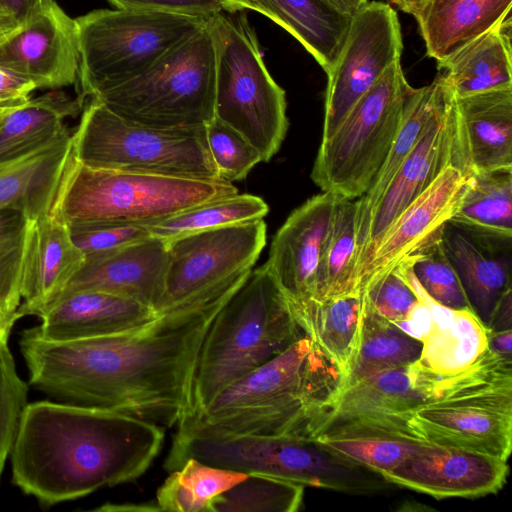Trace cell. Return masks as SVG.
Returning a JSON list of instances; mask_svg holds the SVG:
<instances>
[{
  "label": "cell",
  "instance_id": "obj_13",
  "mask_svg": "<svg viewBox=\"0 0 512 512\" xmlns=\"http://www.w3.org/2000/svg\"><path fill=\"white\" fill-rule=\"evenodd\" d=\"M403 41L395 10L368 2L353 17L342 49L327 74L322 140L339 127L386 69L401 60Z\"/></svg>",
  "mask_w": 512,
  "mask_h": 512
},
{
  "label": "cell",
  "instance_id": "obj_9",
  "mask_svg": "<svg viewBox=\"0 0 512 512\" xmlns=\"http://www.w3.org/2000/svg\"><path fill=\"white\" fill-rule=\"evenodd\" d=\"M225 180L98 169L67 163L52 209L66 223L98 219L147 222L237 194Z\"/></svg>",
  "mask_w": 512,
  "mask_h": 512
},
{
  "label": "cell",
  "instance_id": "obj_54",
  "mask_svg": "<svg viewBox=\"0 0 512 512\" xmlns=\"http://www.w3.org/2000/svg\"><path fill=\"white\" fill-rule=\"evenodd\" d=\"M401 11L414 15L428 0H388Z\"/></svg>",
  "mask_w": 512,
  "mask_h": 512
},
{
  "label": "cell",
  "instance_id": "obj_45",
  "mask_svg": "<svg viewBox=\"0 0 512 512\" xmlns=\"http://www.w3.org/2000/svg\"><path fill=\"white\" fill-rule=\"evenodd\" d=\"M28 389L17 372L8 343H0V481L28 404Z\"/></svg>",
  "mask_w": 512,
  "mask_h": 512
},
{
  "label": "cell",
  "instance_id": "obj_18",
  "mask_svg": "<svg viewBox=\"0 0 512 512\" xmlns=\"http://www.w3.org/2000/svg\"><path fill=\"white\" fill-rule=\"evenodd\" d=\"M466 177L453 165L443 169L434 182L389 226L361 270L355 292H364L402 261L441 235L457 211Z\"/></svg>",
  "mask_w": 512,
  "mask_h": 512
},
{
  "label": "cell",
  "instance_id": "obj_40",
  "mask_svg": "<svg viewBox=\"0 0 512 512\" xmlns=\"http://www.w3.org/2000/svg\"><path fill=\"white\" fill-rule=\"evenodd\" d=\"M303 496V484L247 475L213 499L211 512H295L302 506Z\"/></svg>",
  "mask_w": 512,
  "mask_h": 512
},
{
  "label": "cell",
  "instance_id": "obj_27",
  "mask_svg": "<svg viewBox=\"0 0 512 512\" xmlns=\"http://www.w3.org/2000/svg\"><path fill=\"white\" fill-rule=\"evenodd\" d=\"M418 294L432 315L418 364L442 378L463 373L487 350V327L472 309L451 310L438 305L421 287Z\"/></svg>",
  "mask_w": 512,
  "mask_h": 512
},
{
  "label": "cell",
  "instance_id": "obj_17",
  "mask_svg": "<svg viewBox=\"0 0 512 512\" xmlns=\"http://www.w3.org/2000/svg\"><path fill=\"white\" fill-rule=\"evenodd\" d=\"M339 196L322 192L296 208L276 232L265 262L291 313L316 301L323 245Z\"/></svg>",
  "mask_w": 512,
  "mask_h": 512
},
{
  "label": "cell",
  "instance_id": "obj_44",
  "mask_svg": "<svg viewBox=\"0 0 512 512\" xmlns=\"http://www.w3.org/2000/svg\"><path fill=\"white\" fill-rule=\"evenodd\" d=\"M70 236L86 258L107 254L151 237L143 222L98 219L67 223Z\"/></svg>",
  "mask_w": 512,
  "mask_h": 512
},
{
  "label": "cell",
  "instance_id": "obj_31",
  "mask_svg": "<svg viewBox=\"0 0 512 512\" xmlns=\"http://www.w3.org/2000/svg\"><path fill=\"white\" fill-rule=\"evenodd\" d=\"M83 101L52 90L24 103L0 110V163L29 154L54 141L68 128L65 120L77 116Z\"/></svg>",
  "mask_w": 512,
  "mask_h": 512
},
{
  "label": "cell",
  "instance_id": "obj_24",
  "mask_svg": "<svg viewBox=\"0 0 512 512\" xmlns=\"http://www.w3.org/2000/svg\"><path fill=\"white\" fill-rule=\"evenodd\" d=\"M440 239L472 311L487 327L499 301L511 289L512 238L479 234L449 220Z\"/></svg>",
  "mask_w": 512,
  "mask_h": 512
},
{
  "label": "cell",
  "instance_id": "obj_16",
  "mask_svg": "<svg viewBox=\"0 0 512 512\" xmlns=\"http://www.w3.org/2000/svg\"><path fill=\"white\" fill-rule=\"evenodd\" d=\"M79 64L76 21L55 1L0 41V68L36 89L56 90L76 83Z\"/></svg>",
  "mask_w": 512,
  "mask_h": 512
},
{
  "label": "cell",
  "instance_id": "obj_42",
  "mask_svg": "<svg viewBox=\"0 0 512 512\" xmlns=\"http://www.w3.org/2000/svg\"><path fill=\"white\" fill-rule=\"evenodd\" d=\"M440 238L441 235L402 262L410 266L421 288L435 303L451 310L471 309Z\"/></svg>",
  "mask_w": 512,
  "mask_h": 512
},
{
  "label": "cell",
  "instance_id": "obj_14",
  "mask_svg": "<svg viewBox=\"0 0 512 512\" xmlns=\"http://www.w3.org/2000/svg\"><path fill=\"white\" fill-rule=\"evenodd\" d=\"M166 243L168 264L164 293L156 308L158 314L251 270L266 244V223L257 219Z\"/></svg>",
  "mask_w": 512,
  "mask_h": 512
},
{
  "label": "cell",
  "instance_id": "obj_4",
  "mask_svg": "<svg viewBox=\"0 0 512 512\" xmlns=\"http://www.w3.org/2000/svg\"><path fill=\"white\" fill-rule=\"evenodd\" d=\"M302 335L267 264L251 270L215 316L202 342L194 372L191 414Z\"/></svg>",
  "mask_w": 512,
  "mask_h": 512
},
{
  "label": "cell",
  "instance_id": "obj_38",
  "mask_svg": "<svg viewBox=\"0 0 512 512\" xmlns=\"http://www.w3.org/2000/svg\"><path fill=\"white\" fill-rule=\"evenodd\" d=\"M268 211L262 198L237 193L143 223L152 237L169 242L190 234L263 219Z\"/></svg>",
  "mask_w": 512,
  "mask_h": 512
},
{
  "label": "cell",
  "instance_id": "obj_7",
  "mask_svg": "<svg viewBox=\"0 0 512 512\" xmlns=\"http://www.w3.org/2000/svg\"><path fill=\"white\" fill-rule=\"evenodd\" d=\"M215 76L214 43L206 22L143 72L90 99L139 125L199 128L214 117Z\"/></svg>",
  "mask_w": 512,
  "mask_h": 512
},
{
  "label": "cell",
  "instance_id": "obj_2",
  "mask_svg": "<svg viewBox=\"0 0 512 512\" xmlns=\"http://www.w3.org/2000/svg\"><path fill=\"white\" fill-rule=\"evenodd\" d=\"M164 429L117 412L28 403L12 445V483L43 506L133 481L161 450Z\"/></svg>",
  "mask_w": 512,
  "mask_h": 512
},
{
  "label": "cell",
  "instance_id": "obj_19",
  "mask_svg": "<svg viewBox=\"0 0 512 512\" xmlns=\"http://www.w3.org/2000/svg\"><path fill=\"white\" fill-rule=\"evenodd\" d=\"M508 470L507 461L493 456L427 444L381 476L437 499L476 498L502 489Z\"/></svg>",
  "mask_w": 512,
  "mask_h": 512
},
{
  "label": "cell",
  "instance_id": "obj_55",
  "mask_svg": "<svg viewBox=\"0 0 512 512\" xmlns=\"http://www.w3.org/2000/svg\"><path fill=\"white\" fill-rule=\"evenodd\" d=\"M224 6V10L234 12V11H244L251 10V0H219Z\"/></svg>",
  "mask_w": 512,
  "mask_h": 512
},
{
  "label": "cell",
  "instance_id": "obj_3",
  "mask_svg": "<svg viewBox=\"0 0 512 512\" xmlns=\"http://www.w3.org/2000/svg\"><path fill=\"white\" fill-rule=\"evenodd\" d=\"M344 381L339 365L304 334L184 418L176 433L209 439L248 435L314 439Z\"/></svg>",
  "mask_w": 512,
  "mask_h": 512
},
{
  "label": "cell",
  "instance_id": "obj_6",
  "mask_svg": "<svg viewBox=\"0 0 512 512\" xmlns=\"http://www.w3.org/2000/svg\"><path fill=\"white\" fill-rule=\"evenodd\" d=\"M215 51L214 116L241 134L269 161L288 130L285 91L262 58L243 11L221 10L207 19Z\"/></svg>",
  "mask_w": 512,
  "mask_h": 512
},
{
  "label": "cell",
  "instance_id": "obj_52",
  "mask_svg": "<svg viewBox=\"0 0 512 512\" xmlns=\"http://www.w3.org/2000/svg\"><path fill=\"white\" fill-rule=\"evenodd\" d=\"M332 6H334L342 14L353 17L364 5L368 3V0H327Z\"/></svg>",
  "mask_w": 512,
  "mask_h": 512
},
{
  "label": "cell",
  "instance_id": "obj_33",
  "mask_svg": "<svg viewBox=\"0 0 512 512\" xmlns=\"http://www.w3.org/2000/svg\"><path fill=\"white\" fill-rule=\"evenodd\" d=\"M449 91L450 89L441 74L426 86L412 88L405 105L401 125L390 151L368 191L358 198L357 242L372 209L398 168L419 141Z\"/></svg>",
  "mask_w": 512,
  "mask_h": 512
},
{
  "label": "cell",
  "instance_id": "obj_12",
  "mask_svg": "<svg viewBox=\"0 0 512 512\" xmlns=\"http://www.w3.org/2000/svg\"><path fill=\"white\" fill-rule=\"evenodd\" d=\"M412 88L401 60L394 62L333 134L321 140L311 179L322 192L358 199L368 191L399 130Z\"/></svg>",
  "mask_w": 512,
  "mask_h": 512
},
{
  "label": "cell",
  "instance_id": "obj_36",
  "mask_svg": "<svg viewBox=\"0 0 512 512\" xmlns=\"http://www.w3.org/2000/svg\"><path fill=\"white\" fill-rule=\"evenodd\" d=\"M358 199L338 198L317 275L315 302L356 289Z\"/></svg>",
  "mask_w": 512,
  "mask_h": 512
},
{
  "label": "cell",
  "instance_id": "obj_48",
  "mask_svg": "<svg viewBox=\"0 0 512 512\" xmlns=\"http://www.w3.org/2000/svg\"><path fill=\"white\" fill-rule=\"evenodd\" d=\"M54 0H0V19L13 31L27 24Z\"/></svg>",
  "mask_w": 512,
  "mask_h": 512
},
{
  "label": "cell",
  "instance_id": "obj_37",
  "mask_svg": "<svg viewBox=\"0 0 512 512\" xmlns=\"http://www.w3.org/2000/svg\"><path fill=\"white\" fill-rule=\"evenodd\" d=\"M422 347L421 340L376 315L364 304L359 347L343 388L377 372L414 363L419 360Z\"/></svg>",
  "mask_w": 512,
  "mask_h": 512
},
{
  "label": "cell",
  "instance_id": "obj_34",
  "mask_svg": "<svg viewBox=\"0 0 512 512\" xmlns=\"http://www.w3.org/2000/svg\"><path fill=\"white\" fill-rule=\"evenodd\" d=\"M450 221L487 236L512 238V166L471 173Z\"/></svg>",
  "mask_w": 512,
  "mask_h": 512
},
{
  "label": "cell",
  "instance_id": "obj_10",
  "mask_svg": "<svg viewBox=\"0 0 512 512\" xmlns=\"http://www.w3.org/2000/svg\"><path fill=\"white\" fill-rule=\"evenodd\" d=\"M72 153L92 168L220 180L207 148L205 126L147 127L120 118L92 99L72 132Z\"/></svg>",
  "mask_w": 512,
  "mask_h": 512
},
{
  "label": "cell",
  "instance_id": "obj_11",
  "mask_svg": "<svg viewBox=\"0 0 512 512\" xmlns=\"http://www.w3.org/2000/svg\"><path fill=\"white\" fill-rule=\"evenodd\" d=\"M207 19L117 8L97 9L77 17V97L84 102L85 98L143 72L204 27Z\"/></svg>",
  "mask_w": 512,
  "mask_h": 512
},
{
  "label": "cell",
  "instance_id": "obj_20",
  "mask_svg": "<svg viewBox=\"0 0 512 512\" xmlns=\"http://www.w3.org/2000/svg\"><path fill=\"white\" fill-rule=\"evenodd\" d=\"M448 381L449 377L436 376L417 361L367 376L341 390L321 432L354 422H386L407 428L406 416L440 395Z\"/></svg>",
  "mask_w": 512,
  "mask_h": 512
},
{
  "label": "cell",
  "instance_id": "obj_47",
  "mask_svg": "<svg viewBox=\"0 0 512 512\" xmlns=\"http://www.w3.org/2000/svg\"><path fill=\"white\" fill-rule=\"evenodd\" d=\"M117 9L155 11L209 18L224 10L219 0H107Z\"/></svg>",
  "mask_w": 512,
  "mask_h": 512
},
{
  "label": "cell",
  "instance_id": "obj_50",
  "mask_svg": "<svg viewBox=\"0 0 512 512\" xmlns=\"http://www.w3.org/2000/svg\"><path fill=\"white\" fill-rule=\"evenodd\" d=\"M512 290L509 289L499 301L489 321L487 329L490 331H501L511 329L512 312Z\"/></svg>",
  "mask_w": 512,
  "mask_h": 512
},
{
  "label": "cell",
  "instance_id": "obj_53",
  "mask_svg": "<svg viewBox=\"0 0 512 512\" xmlns=\"http://www.w3.org/2000/svg\"><path fill=\"white\" fill-rule=\"evenodd\" d=\"M18 320V316H9L0 311V343H8L11 330Z\"/></svg>",
  "mask_w": 512,
  "mask_h": 512
},
{
  "label": "cell",
  "instance_id": "obj_51",
  "mask_svg": "<svg viewBox=\"0 0 512 512\" xmlns=\"http://www.w3.org/2000/svg\"><path fill=\"white\" fill-rule=\"evenodd\" d=\"M511 340V329L501 331L488 330V348L498 355L512 358Z\"/></svg>",
  "mask_w": 512,
  "mask_h": 512
},
{
  "label": "cell",
  "instance_id": "obj_43",
  "mask_svg": "<svg viewBox=\"0 0 512 512\" xmlns=\"http://www.w3.org/2000/svg\"><path fill=\"white\" fill-rule=\"evenodd\" d=\"M205 135L209 154L222 180L240 181L262 162L253 145L215 116L205 125Z\"/></svg>",
  "mask_w": 512,
  "mask_h": 512
},
{
  "label": "cell",
  "instance_id": "obj_56",
  "mask_svg": "<svg viewBox=\"0 0 512 512\" xmlns=\"http://www.w3.org/2000/svg\"><path fill=\"white\" fill-rule=\"evenodd\" d=\"M11 32H13V30L4 21L0 19V41L4 37L9 35Z\"/></svg>",
  "mask_w": 512,
  "mask_h": 512
},
{
  "label": "cell",
  "instance_id": "obj_28",
  "mask_svg": "<svg viewBox=\"0 0 512 512\" xmlns=\"http://www.w3.org/2000/svg\"><path fill=\"white\" fill-rule=\"evenodd\" d=\"M511 5L512 0H428L413 16L427 55L442 62L492 29Z\"/></svg>",
  "mask_w": 512,
  "mask_h": 512
},
{
  "label": "cell",
  "instance_id": "obj_15",
  "mask_svg": "<svg viewBox=\"0 0 512 512\" xmlns=\"http://www.w3.org/2000/svg\"><path fill=\"white\" fill-rule=\"evenodd\" d=\"M453 101L450 90L372 209L358 237L356 283L384 232L445 167L452 165Z\"/></svg>",
  "mask_w": 512,
  "mask_h": 512
},
{
  "label": "cell",
  "instance_id": "obj_26",
  "mask_svg": "<svg viewBox=\"0 0 512 512\" xmlns=\"http://www.w3.org/2000/svg\"><path fill=\"white\" fill-rule=\"evenodd\" d=\"M72 155V132L20 158L0 163V209L15 208L29 220L51 210Z\"/></svg>",
  "mask_w": 512,
  "mask_h": 512
},
{
  "label": "cell",
  "instance_id": "obj_8",
  "mask_svg": "<svg viewBox=\"0 0 512 512\" xmlns=\"http://www.w3.org/2000/svg\"><path fill=\"white\" fill-rule=\"evenodd\" d=\"M247 475H264L348 494H371L389 484L379 474L324 450L312 439L238 436L209 439L176 433L164 462L170 473L187 459Z\"/></svg>",
  "mask_w": 512,
  "mask_h": 512
},
{
  "label": "cell",
  "instance_id": "obj_41",
  "mask_svg": "<svg viewBox=\"0 0 512 512\" xmlns=\"http://www.w3.org/2000/svg\"><path fill=\"white\" fill-rule=\"evenodd\" d=\"M29 223L27 216L15 208L0 209V311L9 316H18L21 304Z\"/></svg>",
  "mask_w": 512,
  "mask_h": 512
},
{
  "label": "cell",
  "instance_id": "obj_21",
  "mask_svg": "<svg viewBox=\"0 0 512 512\" xmlns=\"http://www.w3.org/2000/svg\"><path fill=\"white\" fill-rule=\"evenodd\" d=\"M452 165L464 176L512 166V87L454 97Z\"/></svg>",
  "mask_w": 512,
  "mask_h": 512
},
{
  "label": "cell",
  "instance_id": "obj_5",
  "mask_svg": "<svg viewBox=\"0 0 512 512\" xmlns=\"http://www.w3.org/2000/svg\"><path fill=\"white\" fill-rule=\"evenodd\" d=\"M405 420L411 433L426 444L507 461L512 448V358L487 347L475 364Z\"/></svg>",
  "mask_w": 512,
  "mask_h": 512
},
{
  "label": "cell",
  "instance_id": "obj_49",
  "mask_svg": "<svg viewBox=\"0 0 512 512\" xmlns=\"http://www.w3.org/2000/svg\"><path fill=\"white\" fill-rule=\"evenodd\" d=\"M34 90L36 88L31 82L0 68V107L24 103Z\"/></svg>",
  "mask_w": 512,
  "mask_h": 512
},
{
  "label": "cell",
  "instance_id": "obj_57",
  "mask_svg": "<svg viewBox=\"0 0 512 512\" xmlns=\"http://www.w3.org/2000/svg\"><path fill=\"white\" fill-rule=\"evenodd\" d=\"M2 109V107H0V110Z\"/></svg>",
  "mask_w": 512,
  "mask_h": 512
},
{
  "label": "cell",
  "instance_id": "obj_30",
  "mask_svg": "<svg viewBox=\"0 0 512 512\" xmlns=\"http://www.w3.org/2000/svg\"><path fill=\"white\" fill-rule=\"evenodd\" d=\"M251 10L290 33L326 74L338 58L352 20L327 0H251Z\"/></svg>",
  "mask_w": 512,
  "mask_h": 512
},
{
  "label": "cell",
  "instance_id": "obj_25",
  "mask_svg": "<svg viewBox=\"0 0 512 512\" xmlns=\"http://www.w3.org/2000/svg\"><path fill=\"white\" fill-rule=\"evenodd\" d=\"M160 314L137 301L100 291H79L56 300L38 317L37 335L70 341L136 331Z\"/></svg>",
  "mask_w": 512,
  "mask_h": 512
},
{
  "label": "cell",
  "instance_id": "obj_39",
  "mask_svg": "<svg viewBox=\"0 0 512 512\" xmlns=\"http://www.w3.org/2000/svg\"><path fill=\"white\" fill-rule=\"evenodd\" d=\"M246 476L189 458L159 487L156 504L161 511L211 512L213 499Z\"/></svg>",
  "mask_w": 512,
  "mask_h": 512
},
{
  "label": "cell",
  "instance_id": "obj_22",
  "mask_svg": "<svg viewBox=\"0 0 512 512\" xmlns=\"http://www.w3.org/2000/svg\"><path fill=\"white\" fill-rule=\"evenodd\" d=\"M167 264V243L151 236L119 250L86 258L59 298L79 291H100L137 301L156 311L164 293Z\"/></svg>",
  "mask_w": 512,
  "mask_h": 512
},
{
  "label": "cell",
  "instance_id": "obj_1",
  "mask_svg": "<svg viewBox=\"0 0 512 512\" xmlns=\"http://www.w3.org/2000/svg\"><path fill=\"white\" fill-rule=\"evenodd\" d=\"M251 270L240 272L132 332L70 341L24 330L20 351L37 390L64 403L162 427L193 411L195 366L215 316Z\"/></svg>",
  "mask_w": 512,
  "mask_h": 512
},
{
  "label": "cell",
  "instance_id": "obj_29",
  "mask_svg": "<svg viewBox=\"0 0 512 512\" xmlns=\"http://www.w3.org/2000/svg\"><path fill=\"white\" fill-rule=\"evenodd\" d=\"M512 19L503 17L446 60L438 62L454 97L512 87Z\"/></svg>",
  "mask_w": 512,
  "mask_h": 512
},
{
  "label": "cell",
  "instance_id": "obj_23",
  "mask_svg": "<svg viewBox=\"0 0 512 512\" xmlns=\"http://www.w3.org/2000/svg\"><path fill=\"white\" fill-rule=\"evenodd\" d=\"M84 262V254L58 212L51 208L30 220L21 285L23 302L16 311L19 319L38 317L53 304Z\"/></svg>",
  "mask_w": 512,
  "mask_h": 512
},
{
  "label": "cell",
  "instance_id": "obj_35",
  "mask_svg": "<svg viewBox=\"0 0 512 512\" xmlns=\"http://www.w3.org/2000/svg\"><path fill=\"white\" fill-rule=\"evenodd\" d=\"M312 440L335 456L380 476L427 445L389 431L359 426L332 427Z\"/></svg>",
  "mask_w": 512,
  "mask_h": 512
},
{
  "label": "cell",
  "instance_id": "obj_32",
  "mask_svg": "<svg viewBox=\"0 0 512 512\" xmlns=\"http://www.w3.org/2000/svg\"><path fill=\"white\" fill-rule=\"evenodd\" d=\"M364 296L353 292L311 302L293 313L303 333L319 345L346 374L360 342Z\"/></svg>",
  "mask_w": 512,
  "mask_h": 512
},
{
  "label": "cell",
  "instance_id": "obj_46",
  "mask_svg": "<svg viewBox=\"0 0 512 512\" xmlns=\"http://www.w3.org/2000/svg\"><path fill=\"white\" fill-rule=\"evenodd\" d=\"M363 296L368 309L394 324L405 321L421 302L397 268L380 278Z\"/></svg>",
  "mask_w": 512,
  "mask_h": 512
}]
</instances>
